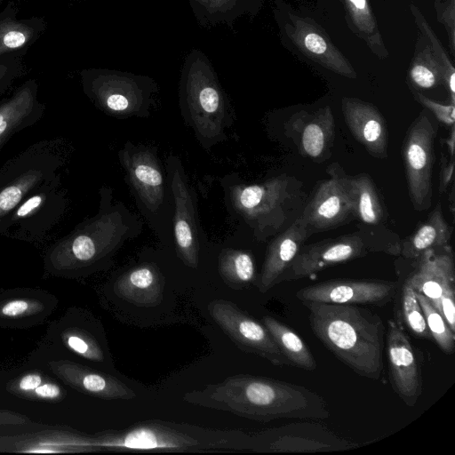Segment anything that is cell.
<instances>
[{
  "instance_id": "42",
  "label": "cell",
  "mask_w": 455,
  "mask_h": 455,
  "mask_svg": "<svg viewBox=\"0 0 455 455\" xmlns=\"http://www.w3.org/2000/svg\"><path fill=\"white\" fill-rule=\"evenodd\" d=\"M43 305L34 299H12L0 307V315L5 317H20L41 312Z\"/></svg>"
},
{
  "instance_id": "36",
  "label": "cell",
  "mask_w": 455,
  "mask_h": 455,
  "mask_svg": "<svg viewBox=\"0 0 455 455\" xmlns=\"http://www.w3.org/2000/svg\"><path fill=\"white\" fill-rule=\"evenodd\" d=\"M415 293L433 341L444 354L452 355L455 350V332L451 331L442 314L427 297L420 293Z\"/></svg>"
},
{
  "instance_id": "47",
  "label": "cell",
  "mask_w": 455,
  "mask_h": 455,
  "mask_svg": "<svg viewBox=\"0 0 455 455\" xmlns=\"http://www.w3.org/2000/svg\"><path fill=\"white\" fill-rule=\"evenodd\" d=\"M450 204H451V211L452 214L454 213V185L452 183L451 189V196H450Z\"/></svg>"
},
{
  "instance_id": "11",
  "label": "cell",
  "mask_w": 455,
  "mask_h": 455,
  "mask_svg": "<svg viewBox=\"0 0 455 455\" xmlns=\"http://www.w3.org/2000/svg\"><path fill=\"white\" fill-rule=\"evenodd\" d=\"M326 172L329 177L316 185L300 213L312 235L355 219L350 176L338 163L330 164Z\"/></svg>"
},
{
  "instance_id": "31",
  "label": "cell",
  "mask_w": 455,
  "mask_h": 455,
  "mask_svg": "<svg viewBox=\"0 0 455 455\" xmlns=\"http://www.w3.org/2000/svg\"><path fill=\"white\" fill-rule=\"evenodd\" d=\"M354 31L365 41L379 58L385 59L388 52L384 45L376 19L368 0H342Z\"/></svg>"
},
{
  "instance_id": "5",
  "label": "cell",
  "mask_w": 455,
  "mask_h": 455,
  "mask_svg": "<svg viewBox=\"0 0 455 455\" xmlns=\"http://www.w3.org/2000/svg\"><path fill=\"white\" fill-rule=\"evenodd\" d=\"M180 102L187 123L204 147L227 139L225 132L232 123L229 102L211 61L199 49L191 50L185 59Z\"/></svg>"
},
{
  "instance_id": "18",
  "label": "cell",
  "mask_w": 455,
  "mask_h": 455,
  "mask_svg": "<svg viewBox=\"0 0 455 455\" xmlns=\"http://www.w3.org/2000/svg\"><path fill=\"white\" fill-rule=\"evenodd\" d=\"M285 133L299 153L312 161L323 162L331 155L335 137L334 116L329 106L314 112L299 111L285 123Z\"/></svg>"
},
{
  "instance_id": "22",
  "label": "cell",
  "mask_w": 455,
  "mask_h": 455,
  "mask_svg": "<svg viewBox=\"0 0 455 455\" xmlns=\"http://www.w3.org/2000/svg\"><path fill=\"white\" fill-rule=\"evenodd\" d=\"M45 105L38 98V84L30 78L0 101V149L16 133L35 125L44 116Z\"/></svg>"
},
{
  "instance_id": "30",
  "label": "cell",
  "mask_w": 455,
  "mask_h": 455,
  "mask_svg": "<svg viewBox=\"0 0 455 455\" xmlns=\"http://www.w3.org/2000/svg\"><path fill=\"white\" fill-rule=\"evenodd\" d=\"M258 0H188L194 16L201 26L226 24L233 28L235 20L251 13Z\"/></svg>"
},
{
  "instance_id": "16",
  "label": "cell",
  "mask_w": 455,
  "mask_h": 455,
  "mask_svg": "<svg viewBox=\"0 0 455 455\" xmlns=\"http://www.w3.org/2000/svg\"><path fill=\"white\" fill-rule=\"evenodd\" d=\"M398 283L383 280L332 279L299 289L300 301L384 307L395 296Z\"/></svg>"
},
{
  "instance_id": "10",
  "label": "cell",
  "mask_w": 455,
  "mask_h": 455,
  "mask_svg": "<svg viewBox=\"0 0 455 455\" xmlns=\"http://www.w3.org/2000/svg\"><path fill=\"white\" fill-rule=\"evenodd\" d=\"M369 251L392 254L386 244L361 231L303 245L279 278L278 284L284 281L312 278L327 267L363 257Z\"/></svg>"
},
{
  "instance_id": "15",
  "label": "cell",
  "mask_w": 455,
  "mask_h": 455,
  "mask_svg": "<svg viewBox=\"0 0 455 455\" xmlns=\"http://www.w3.org/2000/svg\"><path fill=\"white\" fill-rule=\"evenodd\" d=\"M385 348L392 389L407 406H415L423 389L422 363L400 321H387Z\"/></svg>"
},
{
  "instance_id": "3",
  "label": "cell",
  "mask_w": 455,
  "mask_h": 455,
  "mask_svg": "<svg viewBox=\"0 0 455 455\" xmlns=\"http://www.w3.org/2000/svg\"><path fill=\"white\" fill-rule=\"evenodd\" d=\"M99 194L97 213L48 249L45 266L52 271L69 273L97 267L141 232L140 219L122 202L113 201L110 188L101 187Z\"/></svg>"
},
{
  "instance_id": "46",
  "label": "cell",
  "mask_w": 455,
  "mask_h": 455,
  "mask_svg": "<svg viewBox=\"0 0 455 455\" xmlns=\"http://www.w3.org/2000/svg\"><path fill=\"white\" fill-rule=\"evenodd\" d=\"M450 156H454V147H455V125L451 126L450 134L446 140Z\"/></svg>"
},
{
  "instance_id": "25",
  "label": "cell",
  "mask_w": 455,
  "mask_h": 455,
  "mask_svg": "<svg viewBox=\"0 0 455 455\" xmlns=\"http://www.w3.org/2000/svg\"><path fill=\"white\" fill-rule=\"evenodd\" d=\"M52 371L73 388L104 400H131L135 392L115 377L68 360L49 363Z\"/></svg>"
},
{
  "instance_id": "44",
  "label": "cell",
  "mask_w": 455,
  "mask_h": 455,
  "mask_svg": "<svg viewBox=\"0 0 455 455\" xmlns=\"http://www.w3.org/2000/svg\"><path fill=\"white\" fill-rule=\"evenodd\" d=\"M32 392L35 396L46 400H55L61 396V389L60 387L51 382L42 383Z\"/></svg>"
},
{
  "instance_id": "19",
  "label": "cell",
  "mask_w": 455,
  "mask_h": 455,
  "mask_svg": "<svg viewBox=\"0 0 455 455\" xmlns=\"http://www.w3.org/2000/svg\"><path fill=\"white\" fill-rule=\"evenodd\" d=\"M130 182L148 211L156 212L164 201V178L153 148L127 143L119 152Z\"/></svg>"
},
{
  "instance_id": "41",
  "label": "cell",
  "mask_w": 455,
  "mask_h": 455,
  "mask_svg": "<svg viewBox=\"0 0 455 455\" xmlns=\"http://www.w3.org/2000/svg\"><path fill=\"white\" fill-rule=\"evenodd\" d=\"M414 99L422 105L426 109L430 110L435 117L442 124L451 127L455 122V107L450 103L443 105L426 97L421 92H413Z\"/></svg>"
},
{
  "instance_id": "39",
  "label": "cell",
  "mask_w": 455,
  "mask_h": 455,
  "mask_svg": "<svg viewBox=\"0 0 455 455\" xmlns=\"http://www.w3.org/2000/svg\"><path fill=\"white\" fill-rule=\"evenodd\" d=\"M24 72L25 67L21 58L0 59V96L5 93Z\"/></svg>"
},
{
  "instance_id": "13",
  "label": "cell",
  "mask_w": 455,
  "mask_h": 455,
  "mask_svg": "<svg viewBox=\"0 0 455 455\" xmlns=\"http://www.w3.org/2000/svg\"><path fill=\"white\" fill-rule=\"evenodd\" d=\"M435 126L423 112L408 129L403 144L410 199L413 208L419 212L427 210L432 203L431 176L435 162Z\"/></svg>"
},
{
  "instance_id": "37",
  "label": "cell",
  "mask_w": 455,
  "mask_h": 455,
  "mask_svg": "<svg viewBox=\"0 0 455 455\" xmlns=\"http://www.w3.org/2000/svg\"><path fill=\"white\" fill-rule=\"evenodd\" d=\"M401 317L408 331L415 338L433 340L416 293L406 281L402 287Z\"/></svg>"
},
{
  "instance_id": "26",
  "label": "cell",
  "mask_w": 455,
  "mask_h": 455,
  "mask_svg": "<svg viewBox=\"0 0 455 455\" xmlns=\"http://www.w3.org/2000/svg\"><path fill=\"white\" fill-rule=\"evenodd\" d=\"M18 6L9 1L0 11V59L21 58L44 35V17L18 19Z\"/></svg>"
},
{
  "instance_id": "35",
  "label": "cell",
  "mask_w": 455,
  "mask_h": 455,
  "mask_svg": "<svg viewBox=\"0 0 455 455\" xmlns=\"http://www.w3.org/2000/svg\"><path fill=\"white\" fill-rule=\"evenodd\" d=\"M410 8L419 29L421 31L422 35L428 39L431 44L433 53L441 67L443 84L445 85L450 94L451 103L455 104V68L437 36L426 21L421 12L413 4L410 5Z\"/></svg>"
},
{
  "instance_id": "6",
  "label": "cell",
  "mask_w": 455,
  "mask_h": 455,
  "mask_svg": "<svg viewBox=\"0 0 455 455\" xmlns=\"http://www.w3.org/2000/svg\"><path fill=\"white\" fill-rule=\"evenodd\" d=\"M230 198L255 237L265 241L300 215L306 196L299 180L281 174L259 184L233 186Z\"/></svg>"
},
{
  "instance_id": "17",
  "label": "cell",
  "mask_w": 455,
  "mask_h": 455,
  "mask_svg": "<svg viewBox=\"0 0 455 455\" xmlns=\"http://www.w3.org/2000/svg\"><path fill=\"white\" fill-rule=\"evenodd\" d=\"M169 163L175 204L173 229L177 253L187 267L196 268L199 262V241L195 202L178 159L170 157Z\"/></svg>"
},
{
  "instance_id": "21",
  "label": "cell",
  "mask_w": 455,
  "mask_h": 455,
  "mask_svg": "<svg viewBox=\"0 0 455 455\" xmlns=\"http://www.w3.org/2000/svg\"><path fill=\"white\" fill-rule=\"evenodd\" d=\"M406 282L415 292L427 297L438 310L442 296L455 291V268L451 246L428 250L419 256Z\"/></svg>"
},
{
  "instance_id": "43",
  "label": "cell",
  "mask_w": 455,
  "mask_h": 455,
  "mask_svg": "<svg viewBox=\"0 0 455 455\" xmlns=\"http://www.w3.org/2000/svg\"><path fill=\"white\" fill-rule=\"evenodd\" d=\"M454 156L449 159L443 157L442 160L441 171L439 175V193H444L449 185L453 182Z\"/></svg>"
},
{
  "instance_id": "14",
  "label": "cell",
  "mask_w": 455,
  "mask_h": 455,
  "mask_svg": "<svg viewBox=\"0 0 455 455\" xmlns=\"http://www.w3.org/2000/svg\"><path fill=\"white\" fill-rule=\"evenodd\" d=\"M208 313L221 331L243 352L259 356L275 366H290L268 330L236 304L219 299L211 301Z\"/></svg>"
},
{
  "instance_id": "38",
  "label": "cell",
  "mask_w": 455,
  "mask_h": 455,
  "mask_svg": "<svg viewBox=\"0 0 455 455\" xmlns=\"http://www.w3.org/2000/svg\"><path fill=\"white\" fill-rule=\"evenodd\" d=\"M62 339L69 349L82 357L94 362L104 360L103 352L98 342L84 331L67 330L62 333Z\"/></svg>"
},
{
  "instance_id": "9",
  "label": "cell",
  "mask_w": 455,
  "mask_h": 455,
  "mask_svg": "<svg viewBox=\"0 0 455 455\" xmlns=\"http://www.w3.org/2000/svg\"><path fill=\"white\" fill-rule=\"evenodd\" d=\"M60 175L33 191L13 210L6 220L3 236L40 242L60 222L69 204Z\"/></svg>"
},
{
  "instance_id": "20",
  "label": "cell",
  "mask_w": 455,
  "mask_h": 455,
  "mask_svg": "<svg viewBox=\"0 0 455 455\" xmlns=\"http://www.w3.org/2000/svg\"><path fill=\"white\" fill-rule=\"evenodd\" d=\"M285 30L293 44L308 58L340 76L356 78L350 62L314 20L291 15Z\"/></svg>"
},
{
  "instance_id": "24",
  "label": "cell",
  "mask_w": 455,
  "mask_h": 455,
  "mask_svg": "<svg viewBox=\"0 0 455 455\" xmlns=\"http://www.w3.org/2000/svg\"><path fill=\"white\" fill-rule=\"evenodd\" d=\"M311 235L299 215L271 241L256 281L260 292H267L278 284L279 278Z\"/></svg>"
},
{
  "instance_id": "32",
  "label": "cell",
  "mask_w": 455,
  "mask_h": 455,
  "mask_svg": "<svg viewBox=\"0 0 455 455\" xmlns=\"http://www.w3.org/2000/svg\"><path fill=\"white\" fill-rule=\"evenodd\" d=\"M218 269L224 283L234 290L243 289L256 279L253 258L245 251L222 250L219 255Z\"/></svg>"
},
{
  "instance_id": "29",
  "label": "cell",
  "mask_w": 455,
  "mask_h": 455,
  "mask_svg": "<svg viewBox=\"0 0 455 455\" xmlns=\"http://www.w3.org/2000/svg\"><path fill=\"white\" fill-rule=\"evenodd\" d=\"M261 322L270 332L290 366L306 371L316 369V361L309 347L292 329L269 315L263 316Z\"/></svg>"
},
{
  "instance_id": "34",
  "label": "cell",
  "mask_w": 455,
  "mask_h": 455,
  "mask_svg": "<svg viewBox=\"0 0 455 455\" xmlns=\"http://www.w3.org/2000/svg\"><path fill=\"white\" fill-rule=\"evenodd\" d=\"M408 76L413 86L419 90H429L443 84L441 67L433 53L430 43L426 41L423 35L418 38Z\"/></svg>"
},
{
  "instance_id": "8",
  "label": "cell",
  "mask_w": 455,
  "mask_h": 455,
  "mask_svg": "<svg viewBox=\"0 0 455 455\" xmlns=\"http://www.w3.org/2000/svg\"><path fill=\"white\" fill-rule=\"evenodd\" d=\"M84 94L102 112L119 118L146 117L158 88L149 76L107 68L80 72Z\"/></svg>"
},
{
  "instance_id": "27",
  "label": "cell",
  "mask_w": 455,
  "mask_h": 455,
  "mask_svg": "<svg viewBox=\"0 0 455 455\" xmlns=\"http://www.w3.org/2000/svg\"><path fill=\"white\" fill-rule=\"evenodd\" d=\"M164 277L152 263H144L123 274L114 284L120 299L138 307L158 306L164 297Z\"/></svg>"
},
{
  "instance_id": "45",
  "label": "cell",
  "mask_w": 455,
  "mask_h": 455,
  "mask_svg": "<svg viewBox=\"0 0 455 455\" xmlns=\"http://www.w3.org/2000/svg\"><path fill=\"white\" fill-rule=\"evenodd\" d=\"M43 383L42 377L36 373H30L20 378L17 384V390L20 392L27 393L32 392L39 385Z\"/></svg>"
},
{
  "instance_id": "2",
  "label": "cell",
  "mask_w": 455,
  "mask_h": 455,
  "mask_svg": "<svg viewBox=\"0 0 455 455\" xmlns=\"http://www.w3.org/2000/svg\"><path fill=\"white\" fill-rule=\"evenodd\" d=\"M301 302L312 331L326 348L359 376L380 379L386 327L379 315L358 305Z\"/></svg>"
},
{
  "instance_id": "1",
  "label": "cell",
  "mask_w": 455,
  "mask_h": 455,
  "mask_svg": "<svg viewBox=\"0 0 455 455\" xmlns=\"http://www.w3.org/2000/svg\"><path fill=\"white\" fill-rule=\"evenodd\" d=\"M182 400L259 422L283 419L323 420L330 417L327 402L315 391L250 374L230 376L219 383L188 392Z\"/></svg>"
},
{
  "instance_id": "28",
  "label": "cell",
  "mask_w": 455,
  "mask_h": 455,
  "mask_svg": "<svg viewBox=\"0 0 455 455\" xmlns=\"http://www.w3.org/2000/svg\"><path fill=\"white\" fill-rule=\"evenodd\" d=\"M452 228L446 222L442 205L438 204L427 219L415 231L399 243V255L416 259L428 250L450 244Z\"/></svg>"
},
{
  "instance_id": "40",
  "label": "cell",
  "mask_w": 455,
  "mask_h": 455,
  "mask_svg": "<svg viewBox=\"0 0 455 455\" xmlns=\"http://www.w3.org/2000/svg\"><path fill=\"white\" fill-rule=\"evenodd\" d=\"M435 7L437 20L443 23L448 34L449 45L451 53L455 54V0H436Z\"/></svg>"
},
{
  "instance_id": "7",
  "label": "cell",
  "mask_w": 455,
  "mask_h": 455,
  "mask_svg": "<svg viewBox=\"0 0 455 455\" xmlns=\"http://www.w3.org/2000/svg\"><path fill=\"white\" fill-rule=\"evenodd\" d=\"M68 153L64 139H45L29 145L1 166L0 236L13 210L29 194L60 174Z\"/></svg>"
},
{
  "instance_id": "48",
  "label": "cell",
  "mask_w": 455,
  "mask_h": 455,
  "mask_svg": "<svg viewBox=\"0 0 455 455\" xmlns=\"http://www.w3.org/2000/svg\"><path fill=\"white\" fill-rule=\"evenodd\" d=\"M5 0H0V6L4 4Z\"/></svg>"
},
{
  "instance_id": "4",
  "label": "cell",
  "mask_w": 455,
  "mask_h": 455,
  "mask_svg": "<svg viewBox=\"0 0 455 455\" xmlns=\"http://www.w3.org/2000/svg\"><path fill=\"white\" fill-rule=\"evenodd\" d=\"M93 449L114 451L220 452L251 451V436L190 424L149 420L109 430L91 440Z\"/></svg>"
},
{
  "instance_id": "23",
  "label": "cell",
  "mask_w": 455,
  "mask_h": 455,
  "mask_svg": "<svg viewBox=\"0 0 455 455\" xmlns=\"http://www.w3.org/2000/svg\"><path fill=\"white\" fill-rule=\"evenodd\" d=\"M341 109L354 138L370 155L387 157V130L385 118L372 104L356 98L344 97Z\"/></svg>"
},
{
  "instance_id": "33",
  "label": "cell",
  "mask_w": 455,
  "mask_h": 455,
  "mask_svg": "<svg viewBox=\"0 0 455 455\" xmlns=\"http://www.w3.org/2000/svg\"><path fill=\"white\" fill-rule=\"evenodd\" d=\"M355 216L364 224L378 225L383 218V208L371 178L366 173L350 176Z\"/></svg>"
},
{
  "instance_id": "12",
  "label": "cell",
  "mask_w": 455,
  "mask_h": 455,
  "mask_svg": "<svg viewBox=\"0 0 455 455\" xmlns=\"http://www.w3.org/2000/svg\"><path fill=\"white\" fill-rule=\"evenodd\" d=\"M253 452H329L358 448L326 426L315 422L292 423L251 434Z\"/></svg>"
}]
</instances>
